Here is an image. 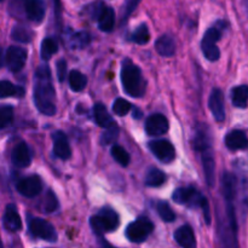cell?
Returning a JSON list of instances; mask_svg holds the SVG:
<instances>
[{
  "mask_svg": "<svg viewBox=\"0 0 248 248\" xmlns=\"http://www.w3.org/2000/svg\"><path fill=\"white\" fill-rule=\"evenodd\" d=\"M56 94L51 80V72L47 65H40L35 72L34 103L40 113L47 116L56 114Z\"/></svg>",
  "mask_w": 248,
  "mask_h": 248,
  "instance_id": "cell-1",
  "label": "cell"
},
{
  "mask_svg": "<svg viewBox=\"0 0 248 248\" xmlns=\"http://www.w3.org/2000/svg\"><path fill=\"white\" fill-rule=\"evenodd\" d=\"M121 82L124 91L131 97H142L145 93V80L137 65L125 61L121 69Z\"/></svg>",
  "mask_w": 248,
  "mask_h": 248,
  "instance_id": "cell-2",
  "label": "cell"
},
{
  "mask_svg": "<svg viewBox=\"0 0 248 248\" xmlns=\"http://www.w3.org/2000/svg\"><path fill=\"white\" fill-rule=\"evenodd\" d=\"M119 216L113 208L104 207L99 211L98 215L93 216L90 219L92 230L97 235H103L106 232H110L119 227Z\"/></svg>",
  "mask_w": 248,
  "mask_h": 248,
  "instance_id": "cell-3",
  "label": "cell"
},
{
  "mask_svg": "<svg viewBox=\"0 0 248 248\" xmlns=\"http://www.w3.org/2000/svg\"><path fill=\"white\" fill-rule=\"evenodd\" d=\"M153 230H154V224L152 223V220L147 217H140L127 225V228H126V237L131 242L140 244V242H144L149 237Z\"/></svg>",
  "mask_w": 248,
  "mask_h": 248,
  "instance_id": "cell-4",
  "label": "cell"
},
{
  "mask_svg": "<svg viewBox=\"0 0 248 248\" xmlns=\"http://www.w3.org/2000/svg\"><path fill=\"white\" fill-rule=\"evenodd\" d=\"M220 38H222V28L218 26L211 27L203 35L202 41H201V48L208 61L215 62V61L219 60L220 51L218 48L217 43L220 40Z\"/></svg>",
  "mask_w": 248,
  "mask_h": 248,
  "instance_id": "cell-5",
  "label": "cell"
},
{
  "mask_svg": "<svg viewBox=\"0 0 248 248\" xmlns=\"http://www.w3.org/2000/svg\"><path fill=\"white\" fill-rule=\"evenodd\" d=\"M29 232L34 237L45 240L48 242L57 241V232L51 223L41 218H33L29 222Z\"/></svg>",
  "mask_w": 248,
  "mask_h": 248,
  "instance_id": "cell-6",
  "label": "cell"
},
{
  "mask_svg": "<svg viewBox=\"0 0 248 248\" xmlns=\"http://www.w3.org/2000/svg\"><path fill=\"white\" fill-rule=\"evenodd\" d=\"M148 147H149L150 152L155 155V157L164 164H170L176 157V149H174L173 144H171L169 140H153Z\"/></svg>",
  "mask_w": 248,
  "mask_h": 248,
  "instance_id": "cell-7",
  "label": "cell"
},
{
  "mask_svg": "<svg viewBox=\"0 0 248 248\" xmlns=\"http://www.w3.org/2000/svg\"><path fill=\"white\" fill-rule=\"evenodd\" d=\"M173 201H176L179 205H189L191 207H200L201 201L203 196L193 186H186V188H179L172 195Z\"/></svg>",
  "mask_w": 248,
  "mask_h": 248,
  "instance_id": "cell-8",
  "label": "cell"
},
{
  "mask_svg": "<svg viewBox=\"0 0 248 248\" xmlns=\"http://www.w3.org/2000/svg\"><path fill=\"white\" fill-rule=\"evenodd\" d=\"M27 61V51L18 46H10L6 51L5 62L11 72L17 73L24 67Z\"/></svg>",
  "mask_w": 248,
  "mask_h": 248,
  "instance_id": "cell-9",
  "label": "cell"
},
{
  "mask_svg": "<svg viewBox=\"0 0 248 248\" xmlns=\"http://www.w3.org/2000/svg\"><path fill=\"white\" fill-rule=\"evenodd\" d=\"M17 190L26 198H34L43 190V182L39 176H29L21 179L17 184Z\"/></svg>",
  "mask_w": 248,
  "mask_h": 248,
  "instance_id": "cell-10",
  "label": "cell"
},
{
  "mask_svg": "<svg viewBox=\"0 0 248 248\" xmlns=\"http://www.w3.org/2000/svg\"><path fill=\"white\" fill-rule=\"evenodd\" d=\"M169 120L162 114H153L145 121V132L154 137L165 135L169 131Z\"/></svg>",
  "mask_w": 248,
  "mask_h": 248,
  "instance_id": "cell-11",
  "label": "cell"
},
{
  "mask_svg": "<svg viewBox=\"0 0 248 248\" xmlns=\"http://www.w3.org/2000/svg\"><path fill=\"white\" fill-rule=\"evenodd\" d=\"M210 110L215 116L216 121L222 123L225 120V107H224V96L219 89H215L211 92L210 99H208Z\"/></svg>",
  "mask_w": 248,
  "mask_h": 248,
  "instance_id": "cell-12",
  "label": "cell"
},
{
  "mask_svg": "<svg viewBox=\"0 0 248 248\" xmlns=\"http://www.w3.org/2000/svg\"><path fill=\"white\" fill-rule=\"evenodd\" d=\"M53 140V153L56 156L61 160L69 159L72 155V149H70L69 142H68L67 136L62 131H56L52 135Z\"/></svg>",
  "mask_w": 248,
  "mask_h": 248,
  "instance_id": "cell-13",
  "label": "cell"
},
{
  "mask_svg": "<svg viewBox=\"0 0 248 248\" xmlns=\"http://www.w3.org/2000/svg\"><path fill=\"white\" fill-rule=\"evenodd\" d=\"M11 160L16 167H19V169L28 167L31 162V154L28 145L24 142L18 143L12 150Z\"/></svg>",
  "mask_w": 248,
  "mask_h": 248,
  "instance_id": "cell-14",
  "label": "cell"
},
{
  "mask_svg": "<svg viewBox=\"0 0 248 248\" xmlns=\"http://www.w3.org/2000/svg\"><path fill=\"white\" fill-rule=\"evenodd\" d=\"M24 11L28 19L39 23L45 17V4L43 0H24Z\"/></svg>",
  "mask_w": 248,
  "mask_h": 248,
  "instance_id": "cell-15",
  "label": "cell"
},
{
  "mask_svg": "<svg viewBox=\"0 0 248 248\" xmlns=\"http://www.w3.org/2000/svg\"><path fill=\"white\" fill-rule=\"evenodd\" d=\"M2 222H4V227L6 228L9 232H18V230H21L22 220L21 217H19L16 206L12 205V203L6 206L4 217H2Z\"/></svg>",
  "mask_w": 248,
  "mask_h": 248,
  "instance_id": "cell-16",
  "label": "cell"
},
{
  "mask_svg": "<svg viewBox=\"0 0 248 248\" xmlns=\"http://www.w3.org/2000/svg\"><path fill=\"white\" fill-rule=\"evenodd\" d=\"M174 240L182 248H196V239L194 230L189 225L178 228L174 232Z\"/></svg>",
  "mask_w": 248,
  "mask_h": 248,
  "instance_id": "cell-17",
  "label": "cell"
},
{
  "mask_svg": "<svg viewBox=\"0 0 248 248\" xmlns=\"http://www.w3.org/2000/svg\"><path fill=\"white\" fill-rule=\"evenodd\" d=\"M225 145L230 150H240L248 147L246 133L241 130L232 131L225 136Z\"/></svg>",
  "mask_w": 248,
  "mask_h": 248,
  "instance_id": "cell-18",
  "label": "cell"
},
{
  "mask_svg": "<svg viewBox=\"0 0 248 248\" xmlns=\"http://www.w3.org/2000/svg\"><path fill=\"white\" fill-rule=\"evenodd\" d=\"M155 48L157 53L162 57H172L176 53V43L171 35H161L155 43Z\"/></svg>",
  "mask_w": 248,
  "mask_h": 248,
  "instance_id": "cell-19",
  "label": "cell"
},
{
  "mask_svg": "<svg viewBox=\"0 0 248 248\" xmlns=\"http://www.w3.org/2000/svg\"><path fill=\"white\" fill-rule=\"evenodd\" d=\"M97 21H98V28L102 31H107V33L111 31L115 26V12L111 7L104 6Z\"/></svg>",
  "mask_w": 248,
  "mask_h": 248,
  "instance_id": "cell-20",
  "label": "cell"
},
{
  "mask_svg": "<svg viewBox=\"0 0 248 248\" xmlns=\"http://www.w3.org/2000/svg\"><path fill=\"white\" fill-rule=\"evenodd\" d=\"M93 115H94V120H96V123L98 124L101 127L109 128L111 127V126L116 125V123L114 121V119L111 118L110 114L108 113V110H107L104 104L102 103L94 104Z\"/></svg>",
  "mask_w": 248,
  "mask_h": 248,
  "instance_id": "cell-21",
  "label": "cell"
},
{
  "mask_svg": "<svg viewBox=\"0 0 248 248\" xmlns=\"http://www.w3.org/2000/svg\"><path fill=\"white\" fill-rule=\"evenodd\" d=\"M202 154V166H203V172H205L206 181H207L208 186H213L215 184V172H216V166H215V160H213V155L210 150H206V152L201 153Z\"/></svg>",
  "mask_w": 248,
  "mask_h": 248,
  "instance_id": "cell-22",
  "label": "cell"
},
{
  "mask_svg": "<svg viewBox=\"0 0 248 248\" xmlns=\"http://www.w3.org/2000/svg\"><path fill=\"white\" fill-rule=\"evenodd\" d=\"M232 104L237 108H246L248 104V86L239 85L232 90Z\"/></svg>",
  "mask_w": 248,
  "mask_h": 248,
  "instance_id": "cell-23",
  "label": "cell"
},
{
  "mask_svg": "<svg viewBox=\"0 0 248 248\" xmlns=\"http://www.w3.org/2000/svg\"><path fill=\"white\" fill-rule=\"evenodd\" d=\"M222 190L225 200H234L236 193V178L232 173H224L222 178Z\"/></svg>",
  "mask_w": 248,
  "mask_h": 248,
  "instance_id": "cell-24",
  "label": "cell"
},
{
  "mask_svg": "<svg viewBox=\"0 0 248 248\" xmlns=\"http://www.w3.org/2000/svg\"><path fill=\"white\" fill-rule=\"evenodd\" d=\"M24 94V89L21 86H16L7 80L0 81V98L7 97H22Z\"/></svg>",
  "mask_w": 248,
  "mask_h": 248,
  "instance_id": "cell-25",
  "label": "cell"
},
{
  "mask_svg": "<svg viewBox=\"0 0 248 248\" xmlns=\"http://www.w3.org/2000/svg\"><path fill=\"white\" fill-rule=\"evenodd\" d=\"M165 182H166V174L159 169H150L145 174L144 183L148 186H160Z\"/></svg>",
  "mask_w": 248,
  "mask_h": 248,
  "instance_id": "cell-26",
  "label": "cell"
},
{
  "mask_svg": "<svg viewBox=\"0 0 248 248\" xmlns=\"http://www.w3.org/2000/svg\"><path fill=\"white\" fill-rule=\"evenodd\" d=\"M68 80H69L70 89L75 92L82 91L87 85V78L79 70H72L69 73Z\"/></svg>",
  "mask_w": 248,
  "mask_h": 248,
  "instance_id": "cell-27",
  "label": "cell"
},
{
  "mask_svg": "<svg viewBox=\"0 0 248 248\" xmlns=\"http://www.w3.org/2000/svg\"><path fill=\"white\" fill-rule=\"evenodd\" d=\"M11 36L14 40L18 41V43L27 44L31 43V39H33V31H31L28 27L18 24V26H16L12 29Z\"/></svg>",
  "mask_w": 248,
  "mask_h": 248,
  "instance_id": "cell-28",
  "label": "cell"
},
{
  "mask_svg": "<svg viewBox=\"0 0 248 248\" xmlns=\"http://www.w3.org/2000/svg\"><path fill=\"white\" fill-rule=\"evenodd\" d=\"M58 51V45L55 39L45 38L41 43L40 56L44 61H48Z\"/></svg>",
  "mask_w": 248,
  "mask_h": 248,
  "instance_id": "cell-29",
  "label": "cell"
},
{
  "mask_svg": "<svg viewBox=\"0 0 248 248\" xmlns=\"http://www.w3.org/2000/svg\"><path fill=\"white\" fill-rule=\"evenodd\" d=\"M193 147L194 149L198 150V152L203 153L206 150H210L211 149V140L210 137L206 132H203V130L201 128L199 132H196L195 138L193 140Z\"/></svg>",
  "mask_w": 248,
  "mask_h": 248,
  "instance_id": "cell-30",
  "label": "cell"
},
{
  "mask_svg": "<svg viewBox=\"0 0 248 248\" xmlns=\"http://www.w3.org/2000/svg\"><path fill=\"white\" fill-rule=\"evenodd\" d=\"M14 120V108L9 104H0V130L7 127Z\"/></svg>",
  "mask_w": 248,
  "mask_h": 248,
  "instance_id": "cell-31",
  "label": "cell"
},
{
  "mask_svg": "<svg viewBox=\"0 0 248 248\" xmlns=\"http://www.w3.org/2000/svg\"><path fill=\"white\" fill-rule=\"evenodd\" d=\"M132 40L138 45H145L150 40V33L147 24H140L137 27L132 35Z\"/></svg>",
  "mask_w": 248,
  "mask_h": 248,
  "instance_id": "cell-32",
  "label": "cell"
},
{
  "mask_svg": "<svg viewBox=\"0 0 248 248\" xmlns=\"http://www.w3.org/2000/svg\"><path fill=\"white\" fill-rule=\"evenodd\" d=\"M90 43V35L86 31H78L70 36L69 45L72 48H82Z\"/></svg>",
  "mask_w": 248,
  "mask_h": 248,
  "instance_id": "cell-33",
  "label": "cell"
},
{
  "mask_svg": "<svg viewBox=\"0 0 248 248\" xmlns=\"http://www.w3.org/2000/svg\"><path fill=\"white\" fill-rule=\"evenodd\" d=\"M157 212H159L160 218H161L164 222L171 223L176 219V215H174L173 210H172L171 206L167 202H165V201H160V202L157 203Z\"/></svg>",
  "mask_w": 248,
  "mask_h": 248,
  "instance_id": "cell-34",
  "label": "cell"
},
{
  "mask_svg": "<svg viewBox=\"0 0 248 248\" xmlns=\"http://www.w3.org/2000/svg\"><path fill=\"white\" fill-rule=\"evenodd\" d=\"M111 155L115 159V161H118L121 166H127L130 164V155L120 145H113V148H111Z\"/></svg>",
  "mask_w": 248,
  "mask_h": 248,
  "instance_id": "cell-35",
  "label": "cell"
},
{
  "mask_svg": "<svg viewBox=\"0 0 248 248\" xmlns=\"http://www.w3.org/2000/svg\"><path fill=\"white\" fill-rule=\"evenodd\" d=\"M118 136H119V126L118 125H114V126H111V127L106 128V131H104V133L102 135V137H101L102 144H104V145L111 144V143L115 142V140L118 138Z\"/></svg>",
  "mask_w": 248,
  "mask_h": 248,
  "instance_id": "cell-36",
  "label": "cell"
},
{
  "mask_svg": "<svg viewBox=\"0 0 248 248\" xmlns=\"http://www.w3.org/2000/svg\"><path fill=\"white\" fill-rule=\"evenodd\" d=\"M113 110L116 115L124 116L131 110V103L124 98H118L113 104Z\"/></svg>",
  "mask_w": 248,
  "mask_h": 248,
  "instance_id": "cell-37",
  "label": "cell"
},
{
  "mask_svg": "<svg viewBox=\"0 0 248 248\" xmlns=\"http://www.w3.org/2000/svg\"><path fill=\"white\" fill-rule=\"evenodd\" d=\"M57 207H58L57 198H56V195L53 194V191L50 190L45 198V202H44V210H45L46 213H52L57 210Z\"/></svg>",
  "mask_w": 248,
  "mask_h": 248,
  "instance_id": "cell-38",
  "label": "cell"
},
{
  "mask_svg": "<svg viewBox=\"0 0 248 248\" xmlns=\"http://www.w3.org/2000/svg\"><path fill=\"white\" fill-rule=\"evenodd\" d=\"M56 69H57L58 80L63 82L65 78H67V62L64 60H60L56 63Z\"/></svg>",
  "mask_w": 248,
  "mask_h": 248,
  "instance_id": "cell-39",
  "label": "cell"
},
{
  "mask_svg": "<svg viewBox=\"0 0 248 248\" xmlns=\"http://www.w3.org/2000/svg\"><path fill=\"white\" fill-rule=\"evenodd\" d=\"M200 207L202 208L203 211V216H205V219H206V223L207 224H210L211 223V216H210V206H208V202H207V199L203 196L202 201H201V205Z\"/></svg>",
  "mask_w": 248,
  "mask_h": 248,
  "instance_id": "cell-40",
  "label": "cell"
},
{
  "mask_svg": "<svg viewBox=\"0 0 248 248\" xmlns=\"http://www.w3.org/2000/svg\"><path fill=\"white\" fill-rule=\"evenodd\" d=\"M140 115H142V113H140V111L138 110V109L135 108V110H133V116H135L136 119H140Z\"/></svg>",
  "mask_w": 248,
  "mask_h": 248,
  "instance_id": "cell-41",
  "label": "cell"
},
{
  "mask_svg": "<svg viewBox=\"0 0 248 248\" xmlns=\"http://www.w3.org/2000/svg\"><path fill=\"white\" fill-rule=\"evenodd\" d=\"M2 63H4V57H2V50L0 48V68L2 67Z\"/></svg>",
  "mask_w": 248,
  "mask_h": 248,
  "instance_id": "cell-42",
  "label": "cell"
},
{
  "mask_svg": "<svg viewBox=\"0 0 248 248\" xmlns=\"http://www.w3.org/2000/svg\"><path fill=\"white\" fill-rule=\"evenodd\" d=\"M102 248H114L113 246H110V245L108 244V242H102Z\"/></svg>",
  "mask_w": 248,
  "mask_h": 248,
  "instance_id": "cell-43",
  "label": "cell"
},
{
  "mask_svg": "<svg viewBox=\"0 0 248 248\" xmlns=\"http://www.w3.org/2000/svg\"><path fill=\"white\" fill-rule=\"evenodd\" d=\"M244 5H245V10H246L247 16H248V0H244Z\"/></svg>",
  "mask_w": 248,
  "mask_h": 248,
  "instance_id": "cell-44",
  "label": "cell"
},
{
  "mask_svg": "<svg viewBox=\"0 0 248 248\" xmlns=\"http://www.w3.org/2000/svg\"><path fill=\"white\" fill-rule=\"evenodd\" d=\"M0 248H4V246H2V242H1V239H0Z\"/></svg>",
  "mask_w": 248,
  "mask_h": 248,
  "instance_id": "cell-45",
  "label": "cell"
},
{
  "mask_svg": "<svg viewBox=\"0 0 248 248\" xmlns=\"http://www.w3.org/2000/svg\"><path fill=\"white\" fill-rule=\"evenodd\" d=\"M0 1H4V0H0Z\"/></svg>",
  "mask_w": 248,
  "mask_h": 248,
  "instance_id": "cell-46",
  "label": "cell"
}]
</instances>
